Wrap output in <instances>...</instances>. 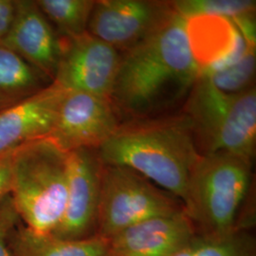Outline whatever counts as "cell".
I'll return each instance as SVG.
<instances>
[{"instance_id": "obj_1", "label": "cell", "mask_w": 256, "mask_h": 256, "mask_svg": "<svg viewBox=\"0 0 256 256\" xmlns=\"http://www.w3.org/2000/svg\"><path fill=\"white\" fill-rule=\"evenodd\" d=\"M198 78L185 19L174 12L155 34L122 54L111 102L118 113L144 120L182 101Z\"/></svg>"}, {"instance_id": "obj_2", "label": "cell", "mask_w": 256, "mask_h": 256, "mask_svg": "<svg viewBox=\"0 0 256 256\" xmlns=\"http://www.w3.org/2000/svg\"><path fill=\"white\" fill-rule=\"evenodd\" d=\"M97 152L104 164L128 168L182 202L200 156L183 115L120 126Z\"/></svg>"}, {"instance_id": "obj_3", "label": "cell", "mask_w": 256, "mask_h": 256, "mask_svg": "<svg viewBox=\"0 0 256 256\" xmlns=\"http://www.w3.org/2000/svg\"><path fill=\"white\" fill-rule=\"evenodd\" d=\"M252 162L223 151L200 155L182 202L198 236H223L254 227V210L248 206Z\"/></svg>"}, {"instance_id": "obj_4", "label": "cell", "mask_w": 256, "mask_h": 256, "mask_svg": "<svg viewBox=\"0 0 256 256\" xmlns=\"http://www.w3.org/2000/svg\"><path fill=\"white\" fill-rule=\"evenodd\" d=\"M68 154L48 138L14 152L10 196L28 228L54 232L61 222L68 194Z\"/></svg>"}, {"instance_id": "obj_5", "label": "cell", "mask_w": 256, "mask_h": 256, "mask_svg": "<svg viewBox=\"0 0 256 256\" xmlns=\"http://www.w3.org/2000/svg\"><path fill=\"white\" fill-rule=\"evenodd\" d=\"M183 116L189 122L200 155L229 152L254 162L256 90L221 92L198 77L187 96Z\"/></svg>"}, {"instance_id": "obj_6", "label": "cell", "mask_w": 256, "mask_h": 256, "mask_svg": "<svg viewBox=\"0 0 256 256\" xmlns=\"http://www.w3.org/2000/svg\"><path fill=\"white\" fill-rule=\"evenodd\" d=\"M183 210L178 198L144 176L102 164L96 236L108 239L142 221Z\"/></svg>"}, {"instance_id": "obj_7", "label": "cell", "mask_w": 256, "mask_h": 256, "mask_svg": "<svg viewBox=\"0 0 256 256\" xmlns=\"http://www.w3.org/2000/svg\"><path fill=\"white\" fill-rule=\"evenodd\" d=\"M61 48L52 82L68 92L111 101L120 52L88 32L78 36L61 37Z\"/></svg>"}, {"instance_id": "obj_8", "label": "cell", "mask_w": 256, "mask_h": 256, "mask_svg": "<svg viewBox=\"0 0 256 256\" xmlns=\"http://www.w3.org/2000/svg\"><path fill=\"white\" fill-rule=\"evenodd\" d=\"M174 14L171 1H95L88 32L119 52H126L155 34Z\"/></svg>"}, {"instance_id": "obj_9", "label": "cell", "mask_w": 256, "mask_h": 256, "mask_svg": "<svg viewBox=\"0 0 256 256\" xmlns=\"http://www.w3.org/2000/svg\"><path fill=\"white\" fill-rule=\"evenodd\" d=\"M112 102L82 92H64L48 138L68 153L98 149L120 128Z\"/></svg>"}, {"instance_id": "obj_10", "label": "cell", "mask_w": 256, "mask_h": 256, "mask_svg": "<svg viewBox=\"0 0 256 256\" xmlns=\"http://www.w3.org/2000/svg\"><path fill=\"white\" fill-rule=\"evenodd\" d=\"M102 162L97 149L68 154V194L64 214L52 234L64 239L96 236Z\"/></svg>"}, {"instance_id": "obj_11", "label": "cell", "mask_w": 256, "mask_h": 256, "mask_svg": "<svg viewBox=\"0 0 256 256\" xmlns=\"http://www.w3.org/2000/svg\"><path fill=\"white\" fill-rule=\"evenodd\" d=\"M52 82L61 56V37L34 0H16L9 32L2 41Z\"/></svg>"}, {"instance_id": "obj_12", "label": "cell", "mask_w": 256, "mask_h": 256, "mask_svg": "<svg viewBox=\"0 0 256 256\" xmlns=\"http://www.w3.org/2000/svg\"><path fill=\"white\" fill-rule=\"evenodd\" d=\"M196 236L183 210L142 221L108 238L106 256H176Z\"/></svg>"}, {"instance_id": "obj_13", "label": "cell", "mask_w": 256, "mask_h": 256, "mask_svg": "<svg viewBox=\"0 0 256 256\" xmlns=\"http://www.w3.org/2000/svg\"><path fill=\"white\" fill-rule=\"evenodd\" d=\"M64 92L50 82L26 100L0 110V155L48 137Z\"/></svg>"}, {"instance_id": "obj_14", "label": "cell", "mask_w": 256, "mask_h": 256, "mask_svg": "<svg viewBox=\"0 0 256 256\" xmlns=\"http://www.w3.org/2000/svg\"><path fill=\"white\" fill-rule=\"evenodd\" d=\"M184 19L198 74L227 58L242 36L236 24L224 16H196Z\"/></svg>"}, {"instance_id": "obj_15", "label": "cell", "mask_w": 256, "mask_h": 256, "mask_svg": "<svg viewBox=\"0 0 256 256\" xmlns=\"http://www.w3.org/2000/svg\"><path fill=\"white\" fill-rule=\"evenodd\" d=\"M16 256H106L108 239L93 236L64 239L52 232H40L20 223L9 238Z\"/></svg>"}, {"instance_id": "obj_16", "label": "cell", "mask_w": 256, "mask_h": 256, "mask_svg": "<svg viewBox=\"0 0 256 256\" xmlns=\"http://www.w3.org/2000/svg\"><path fill=\"white\" fill-rule=\"evenodd\" d=\"M50 82L43 74L0 42V110L26 100Z\"/></svg>"}, {"instance_id": "obj_17", "label": "cell", "mask_w": 256, "mask_h": 256, "mask_svg": "<svg viewBox=\"0 0 256 256\" xmlns=\"http://www.w3.org/2000/svg\"><path fill=\"white\" fill-rule=\"evenodd\" d=\"M37 5L61 37L88 32L94 0H37Z\"/></svg>"}, {"instance_id": "obj_18", "label": "cell", "mask_w": 256, "mask_h": 256, "mask_svg": "<svg viewBox=\"0 0 256 256\" xmlns=\"http://www.w3.org/2000/svg\"><path fill=\"white\" fill-rule=\"evenodd\" d=\"M176 256H256V234L252 230L223 236L196 234Z\"/></svg>"}, {"instance_id": "obj_19", "label": "cell", "mask_w": 256, "mask_h": 256, "mask_svg": "<svg viewBox=\"0 0 256 256\" xmlns=\"http://www.w3.org/2000/svg\"><path fill=\"white\" fill-rule=\"evenodd\" d=\"M173 9L183 18L196 16H218L230 20L256 12L252 0H178L171 1Z\"/></svg>"}, {"instance_id": "obj_20", "label": "cell", "mask_w": 256, "mask_h": 256, "mask_svg": "<svg viewBox=\"0 0 256 256\" xmlns=\"http://www.w3.org/2000/svg\"><path fill=\"white\" fill-rule=\"evenodd\" d=\"M256 68V46H250L236 64L220 72L198 76L226 93H238L252 86Z\"/></svg>"}, {"instance_id": "obj_21", "label": "cell", "mask_w": 256, "mask_h": 256, "mask_svg": "<svg viewBox=\"0 0 256 256\" xmlns=\"http://www.w3.org/2000/svg\"><path fill=\"white\" fill-rule=\"evenodd\" d=\"M20 223L21 220L10 194L0 200V256H16L10 246L9 238L10 232Z\"/></svg>"}, {"instance_id": "obj_22", "label": "cell", "mask_w": 256, "mask_h": 256, "mask_svg": "<svg viewBox=\"0 0 256 256\" xmlns=\"http://www.w3.org/2000/svg\"><path fill=\"white\" fill-rule=\"evenodd\" d=\"M14 151L0 155V200L10 194L12 180V156Z\"/></svg>"}, {"instance_id": "obj_23", "label": "cell", "mask_w": 256, "mask_h": 256, "mask_svg": "<svg viewBox=\"0 0 256 256\" xmlns=\"http://www.w3.org/2000/svg\"><path fill=\"white\" fill-rule=\"evenodd\" d=\"M16 10V0H0V41L9 32Z\"/></svg>"}]
</instances>
